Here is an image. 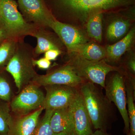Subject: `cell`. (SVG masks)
Wrapping results in <instances>:
<instances>
[{
    "instance_id": "obj_1",
    "label": "cell",
    "mask_w": 135,
    "mask_h": 135,
    "mask_svg": "<svg viewBox=\"0 0 135 135\" xmlns=\"http://www.w3.org/2000/svg\"><path fill=\"white\" fill-rule=\"evenodd\" d=\"M97 84L85 81L79 88L93 127L96 130L107 132L116 120V112L109 101Z\"/></svg>"
},
{
    "instance_id": "obj_2",
    "label": "cell",
    "mask_w": 135,
    "mask_h": 135,
    "mask_svg": "<svg viewBox=\"0 0 135 135\" xmlns=\"http://www.w3.org/2000/svg\"><path fill=\"white\" fill-rule=\"evenodd\" d=\"M129 0H44L56 20L64 23L74 15L87 16L96 10L125 5Z\"/></svg>"
},
{
    "instance_id": "obj_3",
    "label": "cell",
    "mask_w": 135,
    "mask_h": 135,
    "mask_svg": "<svg viewBox=\"0 0 135 135\" xmlns=\"http://www.w3.org/2000/svg\"><path fill=\"white\" fill-rule=\"evenodd\" d=\"M33 47L24 40L17 42L15 54L5 68L12 76L17 92L33 82L38 74L33 64Z\"/></svg>"
},
{
    "instance_id": "obj_4",
    "label": "cell",
    "mask_w": 135,
    "mask_h": 135,
    "mask_svg": "<svg viewBox=\"0 0 135 135\" xmlns=\"http://www.w3.org/2000/svg\"><path fill=\"white\" fill-rule=\"evenodd\" d=\"M38 27L26 21L15 0H0V28L7 39L24 40L26 36L33 37Z\"/></svg>"
},
{
    "instance_id": "obj_5",
    "label": "cell",
    "mask_w": 135,
    "mask_h": 135,
    "mask_svg": "<svg viewBox=\"0 0 135 135\" xmlns=\"http://www.w3.org/2000/svg\"><path fill=\"white\" fill-rule=\"evenodd\" d=\"M67 63L73 66L76 74L85 81L99 85L104 88L108 74L119 71L118 68L109 65L104 60L91 61L78 55L72 57Z\"/></svg>"
},
{
    "instance_id": "obj_6",
    "label": "cell",
    "mask_w": 135,
    "mask_h": 135,
    "mask_svg": "<svg viewBox=\"0 0 135 135\" xmlns=\"http://www.w3.org/2000/svg\"><path fill=\"white\" fill-rule=\"evenodd\" d=\"M40 87L32 82L14 97L9 103L13 115L25 116L43 108L45 95Z\"/></svg>"
},
{
    "instance_id": "obj_7",
    "label": "cell",
    "mask_w": 135,
    "mask_h": 135,
    "mask_svg": "<svg viewBox=\"0 0 135 135\" xmlns=\"http://www.w3.org/2000/svg\"><path fill=\"white\" fill-rule=\"evenodd\" d=\"M18 7L27 23L37 27L51 28L56 20L44 0H17Z\"/></svg>"
},
{
    "instance_id": "obj_8",
    "label": "cell",
    "mask_w": 135,
    "mask_h": 135,
    "mask_svg": "<svg viewBox=\"0 0 135 135\" xmlns=\"http://www.w3.org/2000/svg\"><path fill=\"white\" fill-rule=\"evenodd\" d=\"M104 89L107 99L114 104L119 112L124 122L123 132L127 135L129 125L127 110L125 79L119 73L114 74L109 80H105Z\"/></svg>"
},
{
    "instance_id": "obj_9",
    "label": "cell",
    "mask_w": 135,
    "mask_h": 135,
    "mask_svg": "<svg viewBox=\"0 0 135 135\" xmlns=\"http://www.w3.org/2000/svg\"><path fill=\"white\" fill-rule=\"evenodd\" d=\"M85 80L76 74L71 65L67 63L48 69L46 74H38L32 83L40 87L49 85H64L79 88Z\"/></svg>"
},
{
    "instance_id": "obj_10",
    "label": "cell",
    "mask_w": 135,
    "mask_h": 135,
    "mask_svg": "<svg viewBox=\"0 0 135 135\" xmlns=\"http://www.w3.org/2000/svg\"><path fill=\"white\" fill-rule=\"evenodd\" d=\"M46 95L43 105L44 110L62 109L70 106L79 91V88L64 85H49L44 87Z\"/></svg>"
},
{
    "instance_id": "obj_11",
    "label": "cell",
    "mask_w": 135,
    "mask_h": 135,
    "mask_svg": "<svg viewBox=\"0 0 135 135\" xmlns=\"http://www.w3.org/2000/svg\"><path fill=\"white\" fill-rule=\"evenodd\" d=\"M75 135H90L93 126L84 100L79 90L71 104Z\"/></svg>"
},
{
    "instance_id": "obj_12",
    "label": "cell",
    "mask_w": 135,
    "mask_h": 135,
    "mask_svg": "<svg viewBox=\"0 0 135 135\" xmlns=\"http://www.w3.org/2000/svg\"><path fill=\"white\" fill-rule=\"evenodd\" d=\"M43 108L23 116L12 115L8 135H32L38 125Z\"/></svg>"
},
{
    "instance_id": "obj_13",
    "label": "cell",
    "mask_w": 135,
    "mask_h": 135,
    "mask_svg": "<svg viewBox=\"0 0 135 135\" xmlns=\"http://www.w3.org/2000/svg\"><path fill=\"white\" fill-rule=\"evenodd\" d=\"M59 36L70 53L75 47L84 44L86 40L80 32L71 25L64 23L56 20L51 28Z\"/></svg>"
},
{
    "instance_id": "obj_14",
    "label": "cell",
    "mask_w": 135,
    "mask_h": 135,
    "mask_svg": "<svg viewBox=\"0 0 135 135\" xmlns=\"http://www.w3.org/2000/svg\"><path fill=\"white\" fill-rule=\"evenodd\" d=\"M47 29L38 27L33 37L36 38L37 42L36 47L33 48L35 58L51 50H58L62 52L63 46L64 44L61 39L55 32L53 33Z\"/></svg>"
},
{
    "instance_id": "obj_15",
    "label": "cell",
    "mask_w": 135,
    "mask_h": 135,
    "mask_svg": "<svg viewBox=\"0 0 135 135\" xmlns=\"http://www.w3.org/2000/svg\"><path fill=\"white\" fill-rule=\"evenodd\" d=\"M71 105L53 111L50 123L53 132L56 134L74 133L73 119Z\"/></svg>"
},
{
    "instance_id": "obj_16",
    "label": "cell",
    "mask_w": 135,
    "mask_h": 135,
    "mask_svg": "<svg viewBox=\"0 0 135 135\" xmlns=\"http://www.w3.org/2000/svg\"><path fill=\"white\" fill-rule=\"evenodd\" d=\"M71 53L91 61L103 60L107 57L106 51L103 47L94 43H85L75 47Z\"/></svg>"
},
{
    "instance_id": "obj_17",
    "label": "cell",
    "mask_w": 135,
    "mask_h": 135,
    "mask_svg": "<svg viewBox=\"0 0 135 135\" xmlns=\"http://www.w3.org/2000/svg\"><path fill=\"white\" fill-rule=\"evenodd\" d=\"M135 30L133 28L125 37L118 42L109 46L107 49V56L112 61L119 60L128 50L133 40Z\"/></svg>"
},
{
    "instance_id": "obj_18",
    "label": "cell",
    "mask_w": 135,
    "mask_h": 135,
    "mask_svg": "<svg viewBox=\"0 0 135 135\" xmlns=\"http://www.w3.org/2000/svg\"><path fill=\"white\" fill-rule=\"evenodd\" d=\"M127 105L129 121V129L127 135H135V106L134 104L135 85L128 79H125Z\"/></svg>"
},
{
    "instance_id": "obj_19",
    "label": "cell",
    "mask_w": 135,
    "mask_h": 135,
    "mask_svg": "<svg viewBox=\"0 0 135 135\" xmlns=\"http://www.w3.org/2000/svg\"><path fill=\"white\" fill-rule=\"evenodd\" d=\"M101 10H96L89 15L87 25L89 35L97 41L101 42L102 39V14Z\"/></svg>"
},
{
    "instance_id": "obj_20",
    "label": "cell",
    "mask_w": 135,
    "mask_h": 135,
    "mask_svg": "<svg viewBox=\"0 0 135 135\" xmlns=\"http://www.w3.org/2000/svg\"><path fill=\"white\" fill-rule=\"evenodd\" d=\"M15 83L11 75L7 71H0V99L10 103L15 96L13 84Z\"/></svg>"
},
{
    "instance_id": "obj_21",
    "label": "cell",
    "mask_w": 135,
    "mask_h": 135,
    "mask_svg": "<svg viewBox=\"0 0 135 135\" xmlns=\"http://www.w3.org/2000/svg\"><path fill=\"white\" fill-rule=\"evenodd\" d=\"M17 42L5 39L0 44V71H4L15 54Z\"/></svg>"
},
{
    "instance_id": "obj_22",
    "label": "cell",
    "mask_w": 135,
    "mask_h": 135,
    "mask_svg": "<svg viewBox=\"0 0 135 135\" xmlns=\"http://www.w3.org/2000/svg\"><path fill=\"white\" fill-rule=\"evenodd\" d=\"M129 23L125 20H116L109 25L107 31V37L111 41L120 38L128 31Z\"/></svg>"
},
{
    "instance_id": "obj_23",
    "label": "cell",
    "mask_w": 135,
    "mask_h": 135,
    "mask_svg": "<svg viewBox=\"0 0 135 135\" xmlns=\"http://www.w3.org/2000/svg\"><path fill=\"white\" fill-rule=\"evenodd\" d=\"M53 110H46L42 118L39 121L38 125L32 135H56L51 126L50 121L53 114Z\"/></svg>"
},
{
    "instance_id": "obj_24",
    "label": "cell",
    "mask_w": 135,
    "mask_h": 135,
    "mask_svg": "<svg viewBox=\"0 0 135 135\" xmlns=\"http://www.w3.org/2000/svg\"><path fill=\"white\" fill-rule=\"evenodd\" d=\"M9 103L0 104V135H8L12 115Z\"/></svg>"
},
{
    "instance_id": "obj_25",
    "label": "cell",
    "mask_w": 135,
    "mask_h": 135,
    "mask_svg": "<svg viewBox=\"0 0 135 135\" xmlns=\"http://www.w3.org/2000/svg\"><path fill=\"white\" fill-rule=\"evenodd\" d=\"M34 66H37L39 68L42 70H48L50 67L51 62L45 57H42L38 59H34L33 60Z\"/></svg>"
},
{
    "instance_id": "obj_26",
    "label": "cell",
    "mask_w": 135,
    "mask_h": 135,
    "mask_svg": "<svg viewBox=\"0 0 135 135\" xmlns=\"http://www.w3.org/2000/svg\"><path fill=\"white\" fill-rule=\"evenodd\" d=\"M62 53V51L58 50H51L44 53V57L50 61L55 60Z\"/></svg>"
},
{
    "instance_id": "obj_27",
    "label": "cell",
    "mask_w": 135,
    "mask_h": 135,
    "mask_svg": "<svg viewBox=\"0 0 135 135\" xmlns=\"http://www.w3.org/2000/svg\"><path fill=\"white\" fill-rule=\"evenodd\" d=\"M128 67L131 72L134 74L135 72V60L134 58L131 59L128 62Z\"/></svg>"
},
{
    "instance_id": "obj_28",
    "label": "cell",
    "mask_w": 135,
    "mask_h": 135,
    "mask_svg": "<svg viewBox=\"0 0 135 135\" xmlns=\"http://www.w3.org/2000/svg\"><path fill=\"white\" fill-rule=\"evenodd\" d=\"M90 135H112L107 132L102 131L101 130H96L95 132H93Z\"/></svg>"
},
{
    "instance_id": "obj_29",
    "label": "cell",
    "mask_w": 135,
    "mask_h": 135,
    "mask_svg": "<svg viewBox=\"0 0 135 135\" xmlns=\"http://www.w3.org/2000/svg\"><path fill=\"white\" fill-rule=\"evenodd\" d=\"M7 39V37L5 36V33H4L2 30L0 28V44L2 43L5 39Z\"/></svg>"
},
{
    "instance_id": "obj_30",
    "label": "cell",
    "mask_w": 135,
    "mask_h": 135,
    "mask_svg": "<svg viewBox=\"0 0 135 135\" xmlns=\"http://www.w3.org/2000/svg\"><path fill=\"white\" fill-rule=\"evenodd\" d=\"M56 135H75L74 133H72V134H68V133H57L56 134Z\"/></svg>"
}]
</instances>
